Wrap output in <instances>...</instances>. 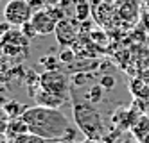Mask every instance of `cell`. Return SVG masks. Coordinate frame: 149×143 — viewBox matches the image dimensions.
Segmentation results:
<instances>
[{
    "instance_id": "22",
    "label": "cell",
    "mask_w": 149,
    "mask_h": 143,
    "mask_svg": "<svg viewBox=\"0 0 149 143\" xmlns=\"http://www.w3.org/2000/svg\"><path fill=\"white\" fill-rule=\"evenodd\" d=\"M142 143H149V134H147V136H146V138L142 140Z\"/></svg>"
},
{
    "instance_id": "3",
    "label": "cell",
    "mask_w": 149,
    "mask_h": 143,
    "mask_svg": "<svg viewBox=\"0 0 149 143\" xmlns=\"http://www.w3.org/2000/svg\"><path fill=\"white\" fill-rule=\"evenodd\" d=\"M38 86L52 95H58L61 98H68L70 95V86H68V77L56 70H45L38 75Z\"/></svg>"
},
{
    "instance_id": "18",
    "label": "cell",
    "mask_w": 149,
    "mask_h": 143,
    "mask_svg": "<svg viewBox=\"0 0 149 143\" xmlns=\"http://www.w3.org/2000/svg\"><path fill=\"white\" fill-rule=\"evenodd\" d=\"M104 90H111V88L115 86V79L113 77H110V75H104V77H101V82H99Z\"/></svg>"
},
{
    "instance_id": "11",
    "label": "cell",
    "mask_w": 149,
    "mask_h": 143,
    "mask_svg": "<svg viewBox=\"0 0 149 143\" xmlns=\"http://www.w3.org/2000/svg\"><path fill=\"white\" fill-rule=\"evenodd\" d=\"M131 133H133L135 140H138V141L142 143V140L149 134V116L140 115V118H138V120H136V124L133 125Z\"/></svg>"
},
{
    "instance_id": "20",
    "label": "cell",
    "mask_w": 149,
    "mask_h": 143,
    "mask_svg": "<svg viewBox=\"0 0 149 143\" xmlns=\"http://www.w3.org/2000/svg\"><path fill=\"white\" fill-rule=\"evenodd\" d=\"M7 127H9V118H2V120H0V134H2V136H6Z\"/></svg>"
},
{
    "instance_id": "19",
    "label": "cell",
    "mask_w": 149,
    "mask_h": 143,
    "mask_svg": "<svg viewBox=\"0 0 149 143\" xmlns=\"http://www.w3.org/2000/svg\"><path fill=\"white\" fill-rule=\"evenodd\" d=\"M72 59H74V54H72L70 50H63V52H61V56H59V61H61V63H70Z\"/></svg>"
},
{
    "instance_id": "10",
    "label": "cell",
    "mask_w": 149,
    "mask_h": 143,
    "mask_svg": "<svg viewBox=\"0 0 149 143\" xmlns=\"http://www.w3.org/2000/svg\"><path fill=\"white\" fill-rule=\"evenodd\" d=\"M29 133V127L25 124V120L22 116L18 118H9V127H7V133H6V138L9 141H13L15 138L22 136V134H27Z\"/></svg>"
},
{
    "instance_id": "17",
    "label": "cell",
    "mask_w": 149,
    "mask_h": 143,
    "mask_svg": "<svg viewBox=\"0 0 149 143\" xmlns=\"http://www.w3.org/2000/svg\"><path fill=\"white\" fill-rule=\"evenodd\" d=\"M20 29H22V32L25 34V38H27V39H33V38H36V36H38V32H36V29L33 27V23H31V21H27V23H25V25H22Z\"/></svg>"
},
{
    "instance_id": "14",
    "label": "cell",
    "mask_w": 149,
    "mask_h": 143,
    "mask_svg": "<svg viewBox=\"0 0 149 143\" xmlns=\"http://www.w3.org/2000/svg\"><path fill=\"white\" fill-rule=\"evenodd\" d=\"M106 90L101 86V84H93V86H90V90H88V93H86V98L90 102H93V104H97V102H101L102 100V93H104Z\"/></svg>"
},
{
    "instance_id": "16",
    "label": "cell",
    "mask_w": 149,
    "mask_h": 143,
    "mask_svg": "<svg viewBox=\"0 0 149 143\" xmlns=\"http://www.w3.org/2000/svg\"><path fill=\"white\" fill-rule=\"evenodd\" d=\"M58 61H59V57H52V56H47V57H43L40 63L45 66V70H56L58 68Z\"/></svg>"
},
{
    "instance_id": "21",
    "label": "cell",
    "mask_w": 149,
    "mask_h": 143,
    "mask_svg": "<svg viewBox=\"0 0 149 143\" xmlns=\"http://www.w3.org/2000/svg\"><path fill=\"white\" fill-rule=\"evenodd\" d=\"M0 143H11V141H9L6 136H2V134H0Z\"/></svg>"
},
{
    "instance_id": "5",
    "label": "cell",
    "mask_w": 149,
    "mask_h": 143,
    "mask_svg": "<svg viewBox=\"0 0 149 143\" xmlns=\"http://www.w3.org/2000/svg\"><path fill=\"white\" fill-rule=\"evenodd\" d=\"M34 15V7L29 0H7L4 6V20L13 27H22L31 21Z\"/></svg>"
},
{
    "instance_id": "6",
    "label": "cell",
    "mask_w": 149,
    "mask_h": 143,
    "mask_svg": "<svg viewBox=\"0 0 149 143\" xmlns=\"http://www.w3.org/2000/svg\"><path fill=\"white\" fill-rule=\"evenodd\" d=\"M31 23L36 29L38 36H49V34L56 32L58 20L52 16V13L49 9H38V11H34L33 18H31Z\"/></svg>"
},
{
    "instance_id": "4",
    "label": "cell",
    "mask_w": 149,
    "mask_h": 143,
    "mask_svg": "<svg viewBox=\"0 0 149 143\" xmlns=\"http://www.w3.org/2000/svg\"><path fill=\"white\" fill-rule=\"evenodd\" d=\"M29 41L22 29H9L6 34L0 38V52L6 57H20L27 54Z\"/></svg>"
},
{
    "instance_id": "15",
    "label": "cell",
    "mask_w": 149,
    "mask_h": 143,
    "mask_svg": "<svg viewBox=\"0 0 149 143\" xmlns=\"http://www.w3.org/2000/svg\"><path fill=\"white\" fill-rule=\"evenodd\" d=\"M11 143H47V140L40 138V136H36L33 133H27V134H22V136L15 138Z\"/></svg>"
},
{
    "instance_id": "2",
    "label": "cell",
    "mask_w": 149,
    "mask_h": 143,
    "mask_svg": "<svg viewBox=\"0 0 149 143\" xmlns=\"http://www.w3.org/2000/svg\"><path fill=\"white\" fill-rule=\"evenodd\" d=\"M72 113H74V122H76L77 129L86 136V140H102L108 131L102 122L101 113L95 109L93 102H90L86 97L79 98L72 93Z\"/></svg>"
},
{
    "instance_id": "8",
    "label": "cell",
    "mask_w": 149,
    "mask_h": 143,
    "mask_svg": "<svg viewBox=\"0 0 149 143\" xmlns=\"http://www.w3.org/2000/svg\"><path fill=\"white\" fill-rule=\"evenodd\" d=\"M140 115L142 113H136L135 109H119L115 115H113V118H111V122H113V125L119 129V131H127V129H133V125L136 124V120L140 118Z\"/></svg>"
},
{
    "instance_id": "7",
    "label": "cell",
    "mask_w": 149,
    "mask_h": 143,
    "mask_svg": "<svg viewBox=\"0 0 149 143\" xmlns=\"http://www.w3.org/2000/svg\"><path fill=\"white\" fill-rule=\"evenodd\" d=\"M54 36L58 39V43L61 47H70L74 41L79 38V29H77V23L70 18H63L58 21V27H56V32Z\"/></svg>"
},
{
    "instance_id": "13",
    "label": "cell",
    "mask_w": 149,
    "mask_h": 143,
    "mask_svg": "<svg viewBox=\"0 0 149 143\" xmlns=\"http://www.w3.org/2000/svg\"><path fill=\"white\" fill-rule=\"evenodd\" d=\"M27 107H24L20 102L16 100H9L4 104V113L7 115V118H18V116H22L24 111H25Z\"/></svg>"
},
{
    "instance_id": "9",
    "label": "cell",
    "mask_w": 149,
    "mask_h": 143,
    "mask_svg": "<svg viewBox=\"0 0 149 143\" xmlns=\"http://www.w3.org/2000/svg\"><path fill=\"white\" fill-rule=\"evenodd\" d=\"M34 100H36V106H43V107H54V109H59L63 104H65L67 98H61L58 95H52L45 90L38 88V91L34 93Z\"/></svg>"
},
{
    "instance_id": "1",
    "label": "cell",
    "mask_w": 149,
    "mask_h": 143,
    "mask_svg": "<svg viewBox=\"0 0 149 143\" xmlns=\"http://www.w3.org/2000/svg\"><path fill=\"white\" fill-rule=\"evenodd\" d=\"M22 118L29 127V133L47 141H59V140L72 141L74 134H76V131L70 125V120L59 109L54 107H43V106L27 107Z\"/></svg>"
},
{
    "instance_id": "12",
    "label": "cell",
    "mask_w": 149,
    "mask_h": 143,
    "mask_svg": "<svg viewBox=\"0 0 149 143\" xmlns=\"http://www.w3.org/2000/svg\"><path fill=\"white\" fill-rule=\"evenodd\" d=\"M130 91L133 93V97L136 100H147L149 98V84L144 82V81H131V86H130Z\"/></svg>"
}]
</instances>
